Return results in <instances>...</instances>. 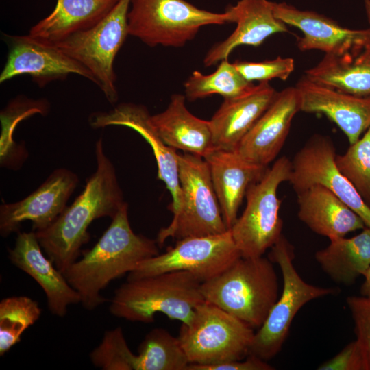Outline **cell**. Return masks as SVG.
Masks as SVG:
<instances>
[{
    "label": "cell",
    "mask_w": 370,
    "mask_h": 370,
    "mask_svg": "<svg viewBox=\"0 0 370 370\" xmlns=\"http://www.w3.org/2000/svg\"><path fill=\"white\" fill-rule=\"evenodd\" d=\"M97 167L82 193L47 229L35 232L38 242L56 267L64 273L89 241L88 228L101 217L111 219L124 204L114 166L104 152L101 137L95 144Z\"/></svg>",
    "instance_id": "1"
},
{
    "label": "cell",
    "mask_w": 370,
    "mask_h": 370,
    "mask_svg": "<svg viewBox=\"0 0 370 370\" xmlns=\"http://www.w3.org/2000/svg\"><path fill=\"white\" fill-rule=\"evenodd\" d=\"M127 212L128 205L125 202L95 246L83 252L82 258L63 273L87 310L106 301L100 292L110 282L160 254L156 241L133 232Z\"/></svg>",
    "instance_id": "2"
},
{
    "label": "cell",
    "mask_w": 370,
    "mask_h": 370,
    "mask_svg": "<svg viewBox=\"0 0 370 370\" xmlns=\"http://www.w3.org/2000/svg\"><path fill=\"white\" fill-rule=\"evenodd\" d=\"M201 282L191 273L171 271L127 282L114 291L110 312L131 321L152 323L156 313L187 324L205 301Z\"/></svg>",
    "instance_id": "3"
},
{
    "label": "cell",
    "mask_w": 370,
    "mask_h": 370,
    "mask_svg": "<svg viewBox=\"0 0 370 370\" xmlns=\"http://www.w3.org/2000/svg\"><path fill=\"white\" fill-rule=\"evenodd\" d=\"M269 258L241 257L216 277L201 283L208 301L260 328L279 296L278 277Z\"/></svg>",
    "instance_id": "4"
},
{
    "label": "cell",
    "mask_w": 370,
    "mask_h": 370,
    "mask_svg": "<svg viewBox=\"0 0 370 370\" xmlns=\"http://www.w3.org/2000/svg\"><path fill=\"white\" fill-rule=\"evenodd\" d=\"M231 16L200 9L185 0H131L128 34L153 47H182L199 29L230 23Z\"/></svg>",
    "instance_id": "5"
},
{
    "label": "cell",
    "mask_w": 370,
    "mask_h": 370,
    "mask_svg": "<svg viewBox=\"0 0 370 370\" xmlns=\"http://www.w3.org/2000/svg\"><path fill=\"white\" fill-rule=\"evenodd\" d=\"M177 162L182 206L170 224L158 232V244L162 245L168 238L177 241L227 232L206 160L184 152L177 153Z\"/></svg>",
    "instance_id": "6"
},
{
    "label": "cell",
    "mask_w": 370,
    "mask_h": 370,
    "mask_svg": "<svg viewBox=\"0 0 370 370\" xmlns=\"http://www.w3.org/2000/svg\"><path fill=\"white\" fill-rule=\"evenodd\" d=\"M291 170V161L282 156L247 188L245 208L230 229L241 257L262 256L282 234V201L277 191L281 183L289 180Z\"/></svg>",
    "instance_id": "7"
},
{
    "label": "cell",
    "mask_w": 370,
    "mask_h": 370,
    "mask_svg": "<svg viewBox=\"0 0 370 370\" xmlns=\"http://www.w3.org/2000/svg\"><path fill=\"white\" fill-rule=\"evenodd\" d=\"M269 259L280 268L283 288L262 326L254 334L249 354L264 360L275 357L281 350L298 311L310 301L338 291L306 282L295 269L293 245L282 234L270 248Z\"/></svg>",
    "instance_id": "8"
},
{
    "label": "cell",
    "mask_w": 370,
    "mask_h": 370,
    "mask_svg": "<svg viewBox=\"0 0 370 370\" xmlns=\"http://www.w3.org/2000/svg\"><path fill=\"white\" fill-rule=\"evenodd\" d=\"M254 334L247 324L205 301L187 324L182 323L177 337L190 363L214 365L247 357Z\"/></svg>",
    "instance_id": "9"
},
{
    "label": "cell",
    "mask_w": 370,
    "mask_h": 370,
    "mask_svg": "<svg viewBox=\"0 0 370 370\" xmlns=\"http://www.w3.org/2000/svg\"><path fill=\"white\" fill-rule=\"evenodd\" d=\"M131 0H119L100 22L85 31L53 44L85 66L112 104L118 99L114 62L128 34L127 14Z\"/></svg>",
    "instance_id": "10"
},
{
    "label": "cell",
    "mask_w": 370,
    "mask_h": 370,
    "mask_svg": "<svg viewBox=\"0 0 370 370\" xmlns=\"http://www.w3.org/2000/svg\"><path fill=\"white\" fill-rule=\"evenodd\" d=\"M241 257L230 230L221 234L184 238L177 240L164 253L139 263L128 273L127 280L185 271L203 283L222 273Z\"/></svg>",
    "instance_id": "11"
},
{
    "label": "cell",
    "mask_w": 370,
    "mask_h": 370,
    "mask_svg": "<svg viewBox=\"0 0 370 370\" xmlns=\"http://www.w3.org/2000/svg\"><path fill=\"white\" fill-rule=\"evenodd\" d=\"M336 149L332 139L312 136L295 153L288 182L298 194L314 184H320L336 195L370 228V208L353 184L336 165Z\"/></svg>",
    "instance_id": "12"
},
{
    "label": "cell",
    "mask_w": 370,
    "mask_h": 370,
    "mask_svg": "<svg viewBox=\"0 0 370 370\" xmlns=\"http://www.w3.org/2000/svg\"><path fill=\"white\" fill-rule=\"evenodd\" d=\"M79 183L77 175L66 168L56 169L44 182L24 199L0 206V234L18 232L23 222L30 221L32 230L49 227L66 207Z\"/></svg>",
    "instance_id": "13"
},
{
    "label": "cell",
    "mask_w": 370,
    "mask_h": 370,
    "mask_svg": "<svg viewBox=\"0 0 370 370\" xmlns=\"http://www.w3.org/2000/svg\"><path fill=\"white\" fill-rule=\"evenodd\" d=\"M9 52L0 75L3 83L18 75H27L40 87L54 80L77 74L95 83L92 74L82 64L53 45L31 36H7Z\"/></svg>",
    "instance_id": "14"
},
{
    "label": "cell",
    "mask_w": 370,
    "mask_h": 370,
    "mask_svg": "<svg viewBox=\"0 0 370 370\" xmlns=\"http://www.w3.org/2000/svg\"><path fill=\"white\" fill-rule=\"evenodd\" d=\"M275 16L303 33L297 40L301 51L317 49L325 54L343 56L370 45V27L351 29L317 12L301 10L286 2H273Z\"/></svg>",
    "instance_id": "15"
},
{
    "label": "cell",
    "mask_w": 370,
    "mask_h": 370,
    "mask_svg": "<svg viewBox=\"0 0 370 370\" xmlns=\"http://www.w3.org/2000/svg\"><path fill=\"white\" fill-rule=\"evenodd\" d=\"M146 107L132 103H123L108 112L91 114L89 123L93 128L119 125L137 132L151 146L158 164V178L164 182L171 193L172 202L168 206L173 215L182 206V195L179 178L177 153L166 145L150 121Z\"/></svg>",
    "instance_id": "16"
},
{
    "label": "cell",
    "mask_w": 370,
    "mask_h": 370,
    "mask_svg": "<svg viewBox=\"0 0 370 370\" xmlns=\"http://www.w3.org/2000/svg\"><path fill=\"white\" fill-rule=\"evenodd\" d=\"M299 111L300 96L295 86L278 92L235 151L251 163L268 166L283 147L293 119Z\"/></svg>",
    "instance_id": "17"
},
{
    "label": "cell",
    "mask_w": 370,
    "mask_h": 370,
    "mask_svg": "<svg viewBox=\"0 0 370 370\" xmlns=\"http://www.w3.org/2000/svg\"><path fill=\"white\" fill-rule=\"evenodd\" d=\"M300 111L326 116L346 135L349 144L370 127V95L356 96L317 84L305 75L297 83Z\"/></svg>",
    "instance_id": "18"
},
{
    "label": "cell",
    "mask_w": 370,
    "mask_h": 370,
    "mask_svg": "<svg viewBox=\"0 0 370 370\" xmlns=\"http://www.w3.org/2000/svg\"><path fill=\"white\" fill-rule=\"evenodd\" d=\"M41 248L34 231L18 232L14 247L8 249V258L42 288L51 313L62 317L67 307L81 303V298Z\"/></svg>",
    "instance_id": "19"
},
{
    "label": "cell",
    "mask_w": 370,
    "mask_h": 370,
    "mask_svg": "<svg viewBox=\"0 0 370 370\" xmlns=\"http://www.w3.org/2000/svg\"><path fill=\"white\" fill-rule=\"evenodd\" d=\"M225 12L236 27L230 36L207 52L204 59L206 66L227 59L239 46L258 47L270 36L288 32L286 25L274 14L273 2L269 0H240L234 5H228Z\"/></svg>",
    "instance_id": "20"
},
{
    "label": "cell",
    "mask_w": 370,
    "mask_h": 370,
    "mask_svg": "<svg viewBox=\"0 0 370 370\" xmlns=\"http://www.w3.org/2000/svg\"><path fill=\"white\" fill-rule=\"evenodd\" d=\"M269 82L253 85L236 97L224 99L210 123L214 149L235 151L277 95Z\"/></svg>",
    "instance_id": "21"
},
{
    "label": "cell",
    "mask_w": 370,
    "mask_h": 370,
    "mask_svg": "<svg viewBox=\"0 0 370 370\" xmlns=\"http://www.w3.org/2000/svg\"><path fill=\"white\" fill-rule=\"evenodd\" d=\"M223 220L228 230L237 214L247 188L259 180L269 166L251 163L236 151L214 149L205 158Z\"/></svg>",
    "instance_id": "22"
},
{
    "label": "cell",
    "mask_w": 370,
    "mask_h": 370,
    "mask_svg": "<svg viewBox=\"0 0 370 370\" xmlns=\"http://www.w3.org/2000/svg\"><path fill=\"white\" fill-rule=\"evenodd\" d=\"M297 195L299 219L330 240L366 227L354 210L322 185L314 184Z\"/></svg>",
    "instance_id": "23"
},
{
    "label": "cell",
    "mask_w": 370,
    "mask_h": 370,
    "mask_svg": "<svg viewBox=\"0 0 370 370\" xmlns=\"http://www.w3.org/2000/svg\"><path fill=\"white\" fill-rule=\"evenodd\" d=\"M186 96L174 94L167 108L151 115L153 127L169 147L205 158L214 149L210 121L194 116L186 106Z\"/></svg>",
    "instance_id": "24"
},
{
    "label": "cell",
    "mask_w": 370,
    "mask_h": 370,
    "mask_svg": "<svg viewBox=\"0 0 370 370\" xmlns=\"http://www.w3.org/2000/svg\"><path fill=\"white\" fill-rule=\"evenodd\" d=\"M119 0H57L53 10L31 27L29 35L56 44L70 35L88 29L104 18Z\"/></svg>",
    "instance_id": "25"
},
{
    "label": "cell",
    "mask_w": 370,
    "mask_h": 370,
    "mask_svg": "<svg viewBox=\"0 0 370 370\" xmlns=\"http://www.w3.org/2000/svg\"><path fill=\"white\" fill-rule=\"evenodd\" d=\"M311 81L339 92L370 95V45L343 56L325 54L305 75Z\"/></svg>",
    "instance_id": "26"
},
{
    "label": "cell",
    "mask_w": 370,
    "mask_h": 370,
    "mask_svg": "<svg viewBox=\"0 0 370 370\" xmlns=\"http://www.w3.org/2000/svg\"><path fill=\"white\" fill-rule=\"evenodd\" d=\"M330 241L328 246L316 252L315 259L334 282L350 286L370 267V228L365 227L349 238Z\"/></svg>",
    "instance_id": "27"
},
{
    "label": "cell",
    "mask_w": 370,
    "mask_h": 370,
    "mask_svg": "<svg viewBox=\"0 0 370 370\" xmlns=\"http://www.w3.org/2000/svg\"><path fill=\"white\" fill-rule=\"evenodd\" d=\"M136 356V370H186L190 363L178 337L160 328L145 335Z\"/></svg>",
    "instance_id": "28"
},
{
    "label": "cell",
    "mask_w": 370,
    "mask_h": 370,
    "mask_svg": "<svg viewBox=\"0 0 370 370\" xmlns=\"http://www.w3.org/2000/svg\"><path fill=\"white\" fill-rule=\"evenodd\" d=\"M253 83L246 80L227 59L219 62L214 72L204 75L195 71L185 82V96L189 101L217 94L224 99H231L247 92Z\"/></svg>",
    "instance_id": "29"
},
{
    "label": "cell",
    "mask_w": 370,
    "mask_h": 370,
    "mask_svg": "<svg viewBox=\"0 0 370 370\" xmlns=\"http://www.w3.org/2000/svg\"><path fill=\"white\" fill-rule=\"evenodd\" d=\"M49 109L48 103L42 100H32L18 97L1 112V165L11 169H19L27 157L25 147L16 144L13 134L17 124L34 114H45Z\"/></svg>",
    "instance_id": "30"
},
{
    "label": "cell",
    "mask_w": 370,
    "mask_h": 370,
    "mask_svg": "<svg viewBox=\"0 0 370 370\" xmlns=\"http://www.w3.org/2000/svg\"><path fill=\"white\" fill-rule=\"evenodd\" d=\"M42 310L29 297L12 296L0 302V356L20 342L23 333L40 318Z\"/></svg>",
    "instance_id": "31"
},
{
    "label": "cell",
    "mask_w": 370,
    "mask_h": 370,
    "mask_svg": "<svg viewBox=\"0 0 370 370\" xmlns=\"http://www.w3.org/2000/svg\"><path fill=\"white\" fill-rule=\"evenodd\" d=\"M335 162L370 208V127L344 154L336 155Z\"/></svg>",
    "instance_id": "32"
},
{
    "label": "cell",
    "mask_w": 370,
    "mask_h": 370,
    "mask_svg": "<svg viewBox=\"0 0 370 370\" xmlns=\"http://www.w3.org/2000/svg\"><path fill=\"white\" fill-rule=\"evenodd\" d=\"M90 359L103 370H136L137 356L130 350L121 327L105 332Z\"/></svg>",
    "instance_id": "33"
},
{
    "label": "cell",
    "mask_w": 370,
    "mask_h": 370,
    "mask_svg": "<svg viewBox=\"0 0 370 370\" xmlns=\"http://www.w3.org/2000/svg\"><path fill=\"white\" fill-rule=\"evenodd\" d=\"M234 64L243 77L249 82H264L275 78L285 81L295 69L292 58H276L262 62L236 61Z\"/></svg>",
    "instance_id": "34"
},
{
    "label": "cell",
    "mask_w": 370,
    "mask_h": 370,
    "mask_svg": "<svg viewBox=\"0 0 370 370\" xmlns=\"http://www.w3.org/2000/svg\"><path fill=\"white\" fill-rule=\"evenodd\" d=\"M347 304L354 321L364 370H370V300L362 296H349Z\"/></svg>",
    "instance_id": "35"
},
{
    "label": "cell",
    "mask_w": 370,
    "mask_h": 370,
    "mask_svg": "<svg viewBox=\"0 0 370 370\" xmlns=\"http://www.w3.org/2000/svg\"><path fill=\"white\" fill-rule=\"evenodd\" d=\"M319 370H364L362 357L357 341L347 345L338 354L317 368Z\"/></svg>",
    "instance_id": "36"
},
{
    "label": "cell",
    "mask_w": 370,
    "mask_h": 370,
    "mask_svg": "<svg viewBox=\"0 0 370 370\" xmlns=\"http://www.w3.org/2000/svg\"><path fill=\"white\" fill-rule=\"evenodd\" d=\"M274 367L254 355L249 354L246 359L214 365L189 363L186 370H272Z\"/></svg>",
    "instance_id": "37"
},
{
    "label": "cell",
    "mask_w": 370,
    "mask_h": 370,
    "mask_svg": "<svg viewBox=\"0 0 370 370\" xmlns=\"http://www.w3.org/2000/svg\"><path fill=\"white\" fill-rule=\"evenodd\" d=\"M365 281L360 286L361 296L370 300V267L364 275Z\"/></svg>",
    "instance_id": "38"
},
{
    "label": "cell",
    "mask_w": 370,
    "mask_h": 370,
    "mask_svg": "<svg viewBox=\"0 0 370 370\" xmlns=\"http://www.w3.org/2000/svg\"><path fill=\"white\" fill-rule=\"evenodd\" d=\"M364 5L367 21L370 25V0H364Z\"/></svg>",
    "instance_id": "39"
}]
</instances>
